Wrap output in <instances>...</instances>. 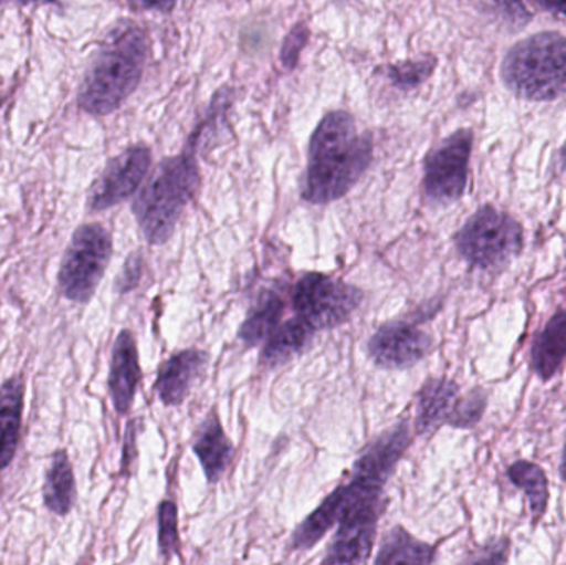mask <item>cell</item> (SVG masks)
I'll return each instance as SVG.
<instances>
[{
	"mask_svg": "<svg viewBox=\"0 0 566 565\" xmlns=\"http://www.w3.org/2000/svg\"><path fill=\"white\" fill-rule=\"evenodd\" d=\"M343 501L342 493L338 488L333 491L329 496L323 500V503L313 511L310 516H306L302 523L298 524L292 534V550L293 551H308L315 547L333 527L338 524L342 517Z\"/></svg>",
	"mask_w": 566,
	"mask_h": 565,
	"instance_id": "20",
	"label": "cell"
},
{
	"mask_svg": "<svg viewBox=\"0 0 566 565\" xmlns=\"http://www.w3.org/2000/svg\"><path fill=\"white\" fill-rule=\"evenodd\" d=\"M308 39L310 29L305 23H296V25L290 30L289 35L283 40L281 52V62L286 72H290V70L298 65L300 53L305 49Z\"/></svg>",
	"mask_w": 566,
	"mask_h": 565,
	"instance_id": "27",
	"label": "cell"
},
{
	"mask_svg": "<svg viewBox=\"0 0 566 565\" xmlns=\"http://www.w3.org/2000/svg\"><path fill=\"white\" fill-rule=\"evenodd\" d=\"M178 0H126L129 9L135 12H171Z\"/></svg>",
	"mask_w": 566,
	"mask_h": 565,
	"instance_id": "29",
	"label": "cell"
},
{
	"mask_svg": "<svg viewBox=\"0 0 566 565\" xmlns=\"http://www.w3.org/2000/svg\"><path fill=\"white\" fill-rule=\"evenodd\" d=\"M43 500L45 506L59 516H65L72 510L75 500V478L65 450L56 451L50 461Z\"/></svg>",
	"mask_w": 566,
	"mask_h": 565,
	"instance_id": "22",
	"label": "cell"
},
{
	"mask_svg": "<svg viewBox=\"0 0 566 565\" xmlns=\"http://www.w3.org/2000/svg\"><path fill=\"white\" fill-rule=\"evenodd\" d=\"M342 491V517L323 564H365L375 546L376 530L382 513L385 486L352 474Z\"/></svg>",
	"mask_w": 566,
	"mask_h": 565,
	"instance_id": "5",
	"label": "cell"
},
{
	"mask_svg": "<svg viewBox=\"0 0 566 565\" xmlns=\"http://www.w3.org/2000/svg\"><path fill=\"white\" fill-rule=\"evenodd\" d=\"M474 135L459 129L429 153L424 163V192L436 205L459 201L468 188Z\"/></svg>",
	"mask_w": 566,
	"mask_h": 565,
	"instance_id": "9",
	"label": "cell"
},
{
	"mask_svg": "<svg viewBox=\"0 0 566 565\" xmlns=\"http://www.w3.org/2000/svg\"><path fill=\"white\" fill-rule=\"evenodd\" d=\"M485 408H488V394L481 388L472 390L465 397L459 398L454 414H452L451 421H449V427L461 428V430L474 428L484 417Z\"/></svg>",
	"mask_w": 566,
	"mask_h": 565,
	"instance_id": "26",
	"label": "cell"
},
{
	"mask_svg": "<svg viewBox=\"0 0 566 565\" xmlns=\"http://www.w3.org/2000/svg\"><path fill=\"white\" fill-rule=\"evenodd\" d=\"M158 543L163 559H171L179 547L178 508L172 501H163L158 510Z\"/></svg>",
	"mask_w": 566,
	"mask_h": 565,
	"instance_id": "25",
	"label": "cell"
},
{
	"mask_svg": "<svg viewBox=\"0 0 566 565\" xmlns=\"http://www.w3.org/2000/svg\"><path fill=\"white\" fill-rule=\"evenodd\" d=\"M6 2V0H0V3ZM19 2L30 3V2H53V0H19Z\"/></svg>",
	"mask_w": 566,
	"mask_h": 565,
	"instance_id": "33",
	"label": "cell"
},
{
	"mask_svg": "<svg viewBox=\"0 0 566 565\" xmlns=\"http://www.w3.org/2000/svg\"><path fill=\"white\" fill-rule=\"evenodd\" d=\"M505 88L521 98L548 102L566 93V36L542 32L515 43L502 60Z\"/></svg>",
	"mask_w": 566,
	"mask_h": 565,
	"instance_id": "4",
	"label": "cell"
},
{
	"mask_svg": "<svg viewBox=\"0 0 566 565\" xmlns=\"http://www.w3.org/2000/svg\"><path fill=\"white\" fill-rule=\"evenodd\" d=\"M112 252V236L102 224L80 226L60 268L62 294L70 301L86 304L105 275Z\"/></svg>",
	"mask_w": 566,
	"mask_h": 565,
	"instance_id": "7",
	"label": "cell"
},
{
	"mask_svg": "<svg viewBox=\"0 0 566 565\" xmlns=\"http://www.w3.org/2000/svg\"><path fill=\"white\" fill-rule=\"evenodd\" d=\"M192 451L201 463L208 483H218L228 473L234 458V444L226 435L218 411H209L208 417L198 428V433L192 441Z\"/></svg>",
	"mask_w": 566,
	"mask_h": 565,
	"instance_id": "14",
	"label": "cell"
},
{
	"mask_svg": "<svg viewBox=\"0 0 566 565\" xmlns=\"http://www.w3.org/2000/svg\"><path fill=\"white\" fill-rule=\"evenodd\" d=\"M315 334L316 332L298 315L283 322L265 341L261 354V365L268 368H277L289 364L292 358L308 347Z\"/></svg>",
	"mask_w": 566,
	"mask_h": 565,
	"instance_id": "18",
	"label": "cell"
},
{
	"mask_svg": "<svg viewBox=\"0 0 566 565\" xmlns=\"http://www.w3.org/2000/svg\"><path fill=\"white\" fill-rule=\"evenodd\" d=\"M199 182L195 146L156 166L133 202V212L148 244L161 245L172 238L182 212L198 192Z\"/></svg>",
	"mask_w": 566,
	"mask_h": 565,
	"instance_id": "3",
	"label": "cell"
},
{
	"mask_svg": "<svg viewBox=\"0 0 566 565\" xmlns=\"http://www.w3.org/2000/svg\"><path fill=\"white\" fill-rule=\"evenodd\" d=\"M432 337L409 322L382 324L368 342V355L378 367L402 370L419 364L432 350Z\"/></svg>",
	"mask_w": 566,
	"mask_h": 565,
	"instance_id": "11",
	"label": "cell"
},
{
	"mask_svg": "<svg viewBox=\"0 0 566 565\" xmlns=\"http://www.w3.org/2000/svg\"><path fill=\"white\" fill-rule=\"evenodd\" d=\"M566 360V308H560L532 344L531 367L544 381L560 372Z\"/></svg>",
	"mask_w": 566,
	"mask_h": 565,
	"instance_id": "16",
	"label": "cell"
},
{
	"mask_svg": "<svg viewBox=\"0 0 566 565\" xmlns=\"http://www.w3.org/2000/svg\"><path fill=\"white\" fill-rule=\"evenodd\" d=\"M459 254L472 268L489 271L507 264L524 248V229L517 219L494 206H482L455 234Z\"/></svg>",
	"mask_w": 566,
	"mask_h": 565,
	"instance_id": "6",
	"label": "cell"
},
{
	"mask_svg": "<svg viewBox=\"0 0 566 565\" xmlns=\"http://www.w3.org/2000/svg\"><path fill=\"white\" fill-rule=\"evenodd\" d=\"M499 7H501L504 12H507L509 15L522 17V19H527V9H525L524 0H494Z\"/></svg>",
	"mask_w": 566,
	"mask_h": 565,
	"instance_id": "30",
	"label": "cell"
},
{
	"mask_svg": "<svg viewBox=\"0 0 566 565\" xmlns=\"http://www.w3.org/2000/svg\"><path fill=\"white\" fill-rule=\"evenodd\" d=\"M436 59L406 60L388 66V76L392 85L401 90H412L424 83L434 72Z\"/></svg>",
	"mask_w": 566,
	"mask_h": 565,
	"instance_id": "24",
	"label": "cell"
},
{
	"mask_svg": "<svg viewBox=\"0 0 566 565\" xmlns=\"http://www.w3.org/2000/svg\"><path fill=\"white\" fill-rule=\"evenodd\" d=\"M285 302L281 295L268 291L259 297L248 318L242 322L239 328V341L245 345V348H254L264 344L272 332L281 325Z\"/></svg>",
	"mask_w": 566,
	"mask_h": 565,
	"instance_id": "19",
	"label": "cell"
},
{
	"mask_svg": "<svg viewBox=\"0 0 566 565\" xmlns=\"http://www.w3.org/2000/svg\"><path fill=\"white\" fill-rule=\"evenodd\" d=\"M538 6L544 7L545 10L551 12L560 13L566 17V0H534Z\"/></svg>",
	"mask_w": 566,
	"mask_h": 565,
	"instance_id": "31",
	"label": "cell"
},
{
	"mask_svg": "<svg viewBox=\"0 0 566 565\" xmlns=\"http://www.w3.org/2000/svg\"><path fill=\"white\" fill-rule=\"evenodd\" d=\"M139 380H142V367H139L135 337L132 332L122 331L113 345L108 381L116 414L126 415L132 410Z\"/></svg>",
	"mask_w": 566,
	"mask_h": 565,
	"instance_id": "13",
	"label": "cell"
},
{
	"mask_svg": "<svg viewBox=\"0 0 566 565\" xmlns=\"http://www.w3.org/2000/svg\"><path fill=\"white\" fill-rule=\"evenodd\" d=\"M143 261L142 254L129 255L126 261L125 268H123L122 275H119L116 285H118L119 292H128L136 287L139 279H142Z\"/></svg>",
	"mask_w": 566,
	"mask_h": 565,
	"instance_id": "28",
	"label": "cell"
},
{
	"mask_svg": "<svg viewBox=\"0 0 566 565\" xmlns=\"http://www.w3.org/2000/svg\"><path fill=\"white\" fill-rule=\"evenodd\" d=\"M373 161V136L358 132L348 112L326 113L313 132L302 198L310 205H329L348 195Z\"/></svg>",
	"mask_w": 566,
	"mask_h": 565,
	"instance_id": "1",
	"label": "cell"
},
{
	"mask_svg": "<svg viewBox=\"0 0 566 565\" xmlns=\"http://www.w3.org/2000/svg\"><path fill=\"white\" fill-rule=\"evenodd\" d=\"M436 550L431 544L422 543L408 533L405 527L396 526L389 531L379 546L376 564H432Z\"/></svg>",
	"mask_w": 566,
	"mask_h": 565,
	"instance_id": "21",
	"label": "cell"
},
{
	"mask_svg": "<svg viewBox=\"0 0 566 565\" xmlns=\"http://www.w3.org/2000/svg\"><path fill=\"white\" fill-rule=\"evenodd\" d=\"M148 53V35L138 23L122 20L112 27L80 86L83 112L93 116L116 112L138 88Z\"/></svg>",
	"mask_w": 566,
	"mask_h": 565,
	"instance_id": "2",
	"label": "cell"
},
{
	"mask_svg": "<svg viewBox=\"0 0 566 565\" xmlns=\"http://www.w3.org/2000/svg\"><path fill=\"white\" fill-rule=\"evenodd\" d=\"M153 153L146 145L129 146L109 159L95 185L90 189L88 208L105 211L132 198L151 168Z\"/></svg>",
	"mask_w": 566,
	"mask_h": 565,
	"instance_id": "10",
	"label": "cell"
},
{
	"mask_svg": "<svg viewBox=\"0 0 566 565\" xmlns=\"http://www.w3.org/2000/svg\"><path fill=\"white\" fill-rule=\"evenodd\" d=\"M209 365V354L199 348L176 352L163 362L156 378L155 390L166 407H179L191 394L196 381Z\"/></svg>",
	"mask_w": 566,
	"mask_h": 565,
	"instance_id": "12",
	"label": "cell"
},
{
	"mask_svg": "<svg viewBox=\"0 0 566 565\" xmlns=\"http://www.w3.org/2000/svg\"><path fill=\"white\" fill-rule=\"evenodd\" d=\"M509 480L524 491L531 503L534 524L544 517L548 506V480L545 471L531 461H517L507 471Z\"/></svg>",
	"mask_w": 566,
	"mask_h": 565,
	"instance_id": "23",
	"label": "cell"
},
{
	"mask_svg": "<svg viewBox=\"0 0 566 565\" xmlns=\"http://www.w3.org/2000/svg\"><path fill=\"white\" fill-rule=\"evenodd\" d=\"M22 378H9L0 385V470L9 467L19 443L23 411Z\"/></svg>",
	"mask_w": 566,
	"mask_h": 565,
	"instance_id": "17",
	"label": "cell"
},
{
	"mask_svg": "<svg viewBox=\"0 0 566 565\" xmlns=\"http://www.w3.org/2000/svg\"><path fill=\"white\" fill-rule=\"evenodd\" d=\"M361 302V289L322 272L302 275L292 292L296 315L315 332L346 324Z\"/></svg>",
	"mask_w": 566,
	"mask_h": 565,
	"instance_id": "8",
	"label": "cell"
},
{
	"mask_svg": "<svg viewBox=\"0 0 566 565\" xmlns=\"http://www.w3.org/2000/svg\"><path fill=\"white\" fill-rule=\"evenodd\" d=\"M560 474H562V480H564L566 483V444H565V450H564V457H562Z\"/></svg>",
	"mask_w": 566,
	"mask_h": 565,
	"instance_id": "32",
	"label": "cell"
},
{
	"mask_svg": "<svg viewBox=\"0 0 566 565\" xmlns=\"http://www.w3.org/2000/svg\"><path fill=\"white\" fill-rule=\"evenodd\" d=\"M459 398H461V388L455 381L448 378H429L418 394V408H416L418 433H429L441 425H449Z\"/></svg>",
	"mask_w": 566,
	"mask_h": 565,
	"instance_id": "15",
	"label": "cell"
}]
</instances>
